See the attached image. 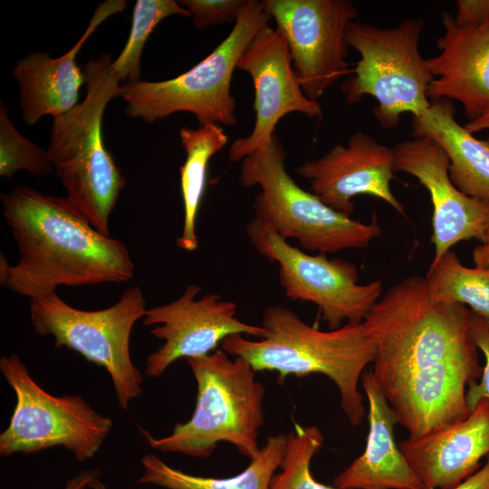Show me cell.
I'll use <instances>...</instances> for the list:
<instances>
[{
	"label": "cell",
	"mask_w": 489,
	"mask_h": 489,
	"mask_svg": "<svg viewBox=\"0 0 489 489\" xmlns=\"http://www.w3.org/2000/svg\"><path fill=\"white\" fill-rule=\"evenodd\" d=\"M19 260L0 257V283L30 299L59 286L125 283L135 265L127 246L95 229L66 197L18 186L1 195Z\"/></svg>",
	"instance_id": "6da1fadb"
},
{
	"label": "cell",
	"mask_w": 489,
	"mask_h": 489,
	"mask_svg": "<svg viewBox=\"0 0 489 489\" xmlns=\"http://www.w3.org/2000/svg\"><path fill=\"white\" fill-rule=\"evenodd\" d=\"M464 304L434 302L424 277L390 287L364 319L377 348L372 377L381 391L442 363L478 358Z\"/></svg>",
	"instance_id": "7a4b0ae2"
},
{
	"label": "cell",
	"mask_w": 489,
	"mask_h": 489,
	"mask_svg": "<svg viewBox=\"0 0 489 489\" xmlns=\"http://www.w3.org/2000/svg\"><path fill=\"white\" fill-rule=\"evenodd\" d=\"M262 326L266 330L263 339L230 335L222 340V350L243 358L255 371L278 372L281 382L290 375L328 377L339 389L340 407L350 425L361 424L365 407L359 383L377 356L364 321L323 331L304 322L291 309L273 305L265 309Z\"/></svg>",
	"instance_id": "3957f363"
},
{
	"label": "cell",
	"mask_w": 489,
	"mask_h": 489,
	"mask_svg": "<svg viewBox=\"0 0 489 489\" xmlns=\"http://www.w3.org/2000/svg\"><path fill=\"white\" fill-rule=\"evenodd\" d=\"M84 100L53 118L47 154L66 189V198L101 233L110 235V216L125 178L106 149L102 118L107 104L120 96L121 80L109 53L83 66Z\"/></svg>",
	"instance_id": "277c9868"
},
{
	"label": "cell",
	"mask_w": 489,
	"mask_h": 489,
	"mask_svg": "<svg viewBox=\"0 0 489 489\" xmlns=\"http://www.w3.org/2000/svg\"><path fill=\"white\" fill-rule=\"evenodd\" d=\"M197 381L192 417L177 423L172 432L155 438L141 429L149 445L158 451L207 458L220 442L232 444L253 458L260 450L259 430L264 424L265 388L243 358H229L224 350L187 360Z\"/></svg>",
	"instance_id": "5b68a950"
},
{
	"label": "cell",
	"mask_w": 489,
	"mask_h": 489,
	"mask_svg": "<svg viewBox=\"0 0 489 489\" xmlns=\"http://www.w3.org/2000/svg\"><path fill=\"white\" fill-rule=\"evenodd\" d=\"M286 153L276 133L272 140L242 160L240 181L244 187L259 186L254 201V218L284 239L320 254L362 248L379 236L374 216L369 224L352 219L302 189L285 166Z\"/></svg>",
	"instance_id": "8992f818"
},
{
	"label": "cell",
	"mask_w": 489,
	"mask_h": 489,
	"mask_svg": "<svg viewBox=\"0 0 489 489\" xmlns=\"http://www.w3.org/2000/svg\"><path fill=\"white\" fill-rule=\"evenodd\" d=\"M270 19L263 1L245 0L229 34L194 67L166 81L122 83L120 97L127 104L126 114L152 123L185 111L193 113L199 125H236L233 73L248 43Z\"/></svg>",
	"instance_id": "52a82bcc"
},
{
	"label": "cell",
	"mask_w": 489,
	"mask_h": 489,
	"mask_svg": "<svg viewBox=\"0 0 489 489\" xmlns=\"http://www.w3.org/2000/svg\"><path fill=\"white\" fill-rule=\"evenodd\" d=\"M422 28L419 18L388 29L355 21L348 26L347 42L360 58L341 91L347 104L374 98L373 114L385 129L397 128L403 113L417 116L431 104L427 92L434 77L418 49Z\"/></svg>",
	"instance_id": "ba28073f"
},
{
	"label": "cell",
	"mask_w": 489,
	"mask_h": 489,
	"mask_svg": "<svg viewBox=\"0 0 489 489\" xmlns=\"http://www.w3.org/2000/svg\"><path fill=\"white\" fill-rule=\"evenodd\" d=\"M146 312V299L137 286L126 288L116 303L98 311L74 308L56 292L30 299L29 305L36 334L53 336L55 348L72 350L108 371L122 409L142 393L143 376L132 362L129 339Z\"/></svg>",
	"instance_id": "9c48e42d"
},
{
	"label": "cell",
	"mask_w": 489,
	"mask_h": 489,
	"mask_svg": "<svg viewBox=\"0 0 489 489\" xmlns=\"http://www.w3.org/2000/svg\"><path fill=\"white\" fill-rule=\"evenodd\" d=\"M0 371L16 397L10 423L0 435V455L62 446L82 462L100 450L113 427L110 417L79 395L56 397L43 389L15 353L1 357Z\"/></svg>",
	"instance_id": "30bf717a"
},
{
	"label": "cell",
	"mask_w": 489,
	"mask_h": 489,
	"mask_svg": "<svg viewBox=\"0 0 489 489\" xmlns=\"http://www.w3.org/2000/svg\"><path fill=\"white\" fill-rule=\"evenodd\" d=\"M246 235L257 253L278 264L285 295L317 305L330 330L339 329L345 321L362 322L379 301L381 282L360 284L354 264L323 254H309L255 218L248 223Z\"/></svg>",
	"instance_id": "8fae6325"
},
{
	"label": "cell",
	"mask_w": 489,
	"mask_h": 489,
	"mask_svg": "<svg viewBox=\"0 0 489 489\" xmlns=\"http://www.w3.org/2000/svg\"><path fill=\"white\" fill-rule=\"evenodd\" d=\"M284 36L305 96L313 101L350 72L347 29L358 15L349 0H263Z\"/></svg>",
	"instance_id": "7c38bea8"
},
{
	"label": "cell",
	"mask_w": 489,
	"mask_h": 489,
	"mask_svg": "<svg viewBox=\"0 0 489 489\" xmlns=\"http://www.w3.org/2000/svg\"><path fill=\"white\" fill-rule=\"evenodd\" d=\"M201 290L197 284H189L177 300L147 310L143 325H157L150 333L164 340L146 358L148 377H160L181 358L209 354L230 335L246 334L258 340L265 336L266 330L262 325L247 324L237 319L235 302L222 300L216 293L197 299Z\"/></svg>",
	"instance_id": "4fadbf2b"
},
{
	"label": "cell",
	"mask_w": 489,
	"mask_h": 489,
	"mask_svg": "<svg viewBox=\"0 0 489 489\" xmlns=\"http://www.w3.org/2000/svg\"><path fill=\"white\" fill-rule=\"evenodd\" d=\"M236 69L246 72L253 80L255 121L248 136L235 139L230 146V162L243 160L269 144L276 124L286 114L298 112L310 119L322 115L320 103L303 93L286 40L276 27L266 24L253 37Z\"/></svg>",
	"instance_id": "5bb4252c"
},
{
	"label": "cell",
	"mask_w": 489,
	"mask_h": 489,
	"mask_svg": "<svg viewBox=\"0 0 489 489\" xmlns=\"http://www.w3.org/2000/svg\"><path fill=\"white\" fill-rule=\"evenodd\" d=\"M393 151L394 172L415 177L430 196L433 262L461 241L484 242L489 233V201L468 197L454 186L448 174V158L436 142L414 138L398 142Z\"/></svg>",
	"instance_id": "9a60e30c"
},
{
	"label": "cell",
	"mask_w": 489,
	"mask_h": 489,
	"mask_svg": "<svg viewBox=\"0 0 489 489\" xmlns=\"http://www.w3.org/2000/svg\"><path fill=\"white\" fill-rule=\"evenodd\" d=\"M394 162L393 148L358 131L346 146L335 145L321 158L297 167L296 173L310 182L312 193L324 204L347 216L354 212L352 198L359 195L380 198L403 215L404 206L390 189Z\"/></svg>",
	"instance_id": "2e32d148"
},
{
	"label": "cell",
	"mask_w": 489,
	"mask_h": 489,
	"mask_svg": "<svg viewBox=\"0 0 489 489\" xmlns=\"http://www.w3.org/2000/svg\"><path fill=\"white\" fill-rule=\"evenodd\" d=\"M444 34L436 40L440 53L426 60L434 79L430 101L456 100L464 107L471 133L489 129V16L473 24H458L442 14Z\"/></svg>",
	"instance_id": "e0dca14e"
},
{
	"label": "cell",
	"mask_w": 489,
	"mask_h": 489,
	"mask_svg": "<svg viewBox=\"0 0 489 489\" xmlns=\"http://www.w3.org/2000/svg\"><path fill=\"white\" fill-rule=\"evenodd\" d=\"M482 374L478 358L453 360L407 377L384 390L397 421L421 436L465 419L466 386Z\"/></svg>",
	"instance_id": "ac0fdd59"
},
{
	"label": "cell",
	"mask_w": 489,
	"mask_h": 489,
	"mask_svg": "<svg viewBox=\"0 0 489 489\" xmlns=\"http://www.w3.org/2000/svg\"><path fill=\"white\" fill-rule=\"evenodd\" d=\"M398 447L425 489L460 484L489 455V400L482 399L465 419L421 436H409Z\"/></svg>",
	"instance_id": "d6986e66"
},
{
	"label": "cell",
	"mask_w": 489,
	"mask_h": 489,
	"mask_svg": "<svg viewBox=\"0 0 489 489\" xmlns=\"http://www.w3.org/2000/svg\"><path fill=\"white\" fill-rule=\"evenodd\" d=\"M125 0H107L95 10L78 42L70 51L57 58L37 52L16 62L12 75L19 87V106L24 122L33 126L43 116L56 118L79 101L82 85L86 82L83 69L76 63V56L87 39L110 16L121 13Z\"/></svg>",
	"instance_id": "ffe728a7"
},
{
	"label": "cell",
	"mask_w": 489,
	"mask_h": 489,
	"mask_svg": "<svg viewBox=\"0 0 489 489\" xmlns=\"http://www.w3.org/2000/svg\"><path fill=\"white\" fill-rule=\"evenodd\" d=\"M369 403L364 452L333 481L339 489H425L394 438L397 417L371 371L360 379Z\"/></svg>",
	"instance_id": "44dd1931"
},
{
	"label": "cell",
	"mask_w": 489,
	"mask_h": 489,
	"mask_svg": "<svg viewBox=\"0 0 489 489\" xmlns=\"http://www.w3.org/2000/svg\"><path fill=\"white\" fill-rule=\"evenodd\" d=\"M450 100L431 101L413 116L414 138H427L446 152L451 182L463 194L489 201V139H476L455 119Z\"/></svg>",
	"instance_id": "7402d4cb"
},
{
	"label": "cell",
	"mask_w": 489,
	"mask_h": 489,
	"mask_svg": "<svg viewBox=\"0 0 489 489\" xmlns=\"http://www.w3.org/2000/svg\"><path fill=\"white\" fill-rule=\"evenodd\" d=\"M287 444L283 433L267 437L265 445L239 475L228 478L197 476L175 469L157 455L148 454L140 462L144 473L138 479L166 489H270L275 471L282 465Z\"/></svg>",
	"instance_id": "603a6c76"
},
{
	"label": "cell",
	"mask_w": 489,
	"mask_h": 489,
	"mask_svg": "<svg viewBox=\"0 0 489 489\" xmlns=\"http://www.w3.org/2000/svg\"><path fill=\"white\" fill-rule=\"evenodd\" d=\"M179 136L186 152V160L179 168L184 221L176 244L179 248L192 252L198 245L196 224L206 186L208 163L212 156L227 144L228 139L224 129L216 123L199 125L197 129L184 126Z\"/></svg>",
	"instance_id": "cb8c5ba5"
},
{
	"label": "cell",
	"mask_w": 489,
	"mask_h": 489,
	"mask_svg": "<svg viewBox=\"0 0 489 489\" xmlns=\"http://www.w3.org/2000/svg\"><path fill=\"white\" fill-rule=\"evenodd\" d=\"M427 289L434 302L460 303L489 320V269L463 265L455 253L447 251L432 262L426 276Z\"/></svg>",
	"instance_id": "d4e9b609"
},
{
	"label": "cell",
	"mask_w": 489,
	"mask_h": 489,
	"mask_svg": "<svg viewBox=\"0 0 489 489\" xmlns=\"http://www.w3.org/2000/svg\"><path fill=\"white\" fill-rule=\"evenodd\" d=\"M178 14L190 16L175 0H138L134 5L129 38L113 61V68L123 83L139 82L143 47L152 31L165 18Z\"/></svg>",
	"instance_id": "484cf974"
},
{
	"label": "cell",
	"mask_w": 489,
	"mask_h": 489,
	"mask_svg": "<svg viewBox=\"0 0 489 489\" xmlns=\"http://www.w3.org/2000/svg\"><path fill=\"white\" fill-rule=\"evenodd\" d=\"M323 435L315 427L295 424L287 435L282 471L273 476L270 489H339L314 479L311 473V461L323 444Z\"/></svg>",
	"instance_id": "4316f807"
},
{
	"label": "cell",
	"mask_w": 489,
	"mask_h": 489,
	"mask_svg": "<svg viewBox=\"0 0 489 489\" xmlns=\"http://www.w3.org/2000/svg\"><path fill=\"white\" fill-rule=\"evenodd\" d=\"M53 167L47 150L30 141L14 128L6 108L0 106V176L13 179L24 170L36 177L50 174Z\"/></svg>",
	"instance_id": "83f0119b"
},
{
	"label": "cell",
	"mask_w": 489,
	"mask_h": 489,
	"mask_svg": "<svg viewBox=\"0 0 489 489\" xmlns=\"http://www.w3.org/2000/svg\"><path fill=\"white\" fill-rule=\"evenodd\" d=\"M245 0H180L197 29L213 24L236 21Z\"/></svg>",
	"instance_id": "f1b7e54d"
},
{
	"label": "cell",
	"mask_w": 489,
	"mask_h": 489,
	"mask_svg": "<svg viewBox=\"0 0 489 489\" xmlns=\"http://www.w3.org/2000/svg\"><path fill=\"white\" fill-rule=\"evenodd\" d=\"M469 325L476 347L484 357L479 382L472 383L466 391V402L471 412L482 399L489 400V320L470 311Z\"/></svg>",
	"instance_id": "f546056e"
},
{
	"label": "cell",
	"mask_w": 489,
	"mask_h": 489,
	"mask_svg": "<svg viewBox=\"0 0 489 489\" xmlns=\"http://www.w3.org/2000/svg\"><path fill=\"white\" fill-rule=\"evenodd\" d=\"M456 6L458 24L478 23L489 16V0H458Z\"/></svg>",
	"instance_id": "4dcf8cb0"
},
{
	"label": "cell",
	"mask_w": 489,
	"mask_h": 489,
	"mask_svg": "<svg viewBox=\"0 0 489 489\" xmlns=\"http://www.w3.org/2000/svg\"><path fill=\"white\" fill-rule=\"evenodd\" d=\"M451 489H489V455L482 468Z\"/></svg>",
	"instance_id": "1f68e13d"
},
{
	"label": "cell",
	"mask_w": 489,
	"mask_h": 489,
	"mask_svg": "<svg viewBox=\"0 0 489 489\" xmlns=\"http://www.w3.org/2000/svg\"><path fill=\"white\" fill-rule=\"evenodd\" d=\"M100 468L82 470L67 481L64 489H85L90 487L91 484L100 477Z\"/></svg>",
	"instance_id": "d6a6232c"
},
{
	"label": "cell",
	"mask_w": 489,
	"mask_h": 489,
	"mask_svg": "<svg viewBox=\"0 0 489 489\" xmlns=\"http://www.w3.org/2000/svg\"><path fill=\"white\" fill-rule=\"evenodd\" d=\"M472 257L475 266L489 269V233L484 242L474 248Z\"/></svg>",
	"instance_id": "836d02e7"
},
{
	"label": "cell",
	"mask_w": 489,
	"mask_h": 489,
	"mask_svg": "<svg viewBox=\"0 0 489 489\" xmlns=\"http://www.w3.org/2000/svg\"><path fill=\"white\" fill-rule=\"evenodd\" d=\"M91 489H108L106 485L100 480V478L95 479L90 485Z\"/></svg>",
	"instance_id": "e575fe53"
}]
</instances>
